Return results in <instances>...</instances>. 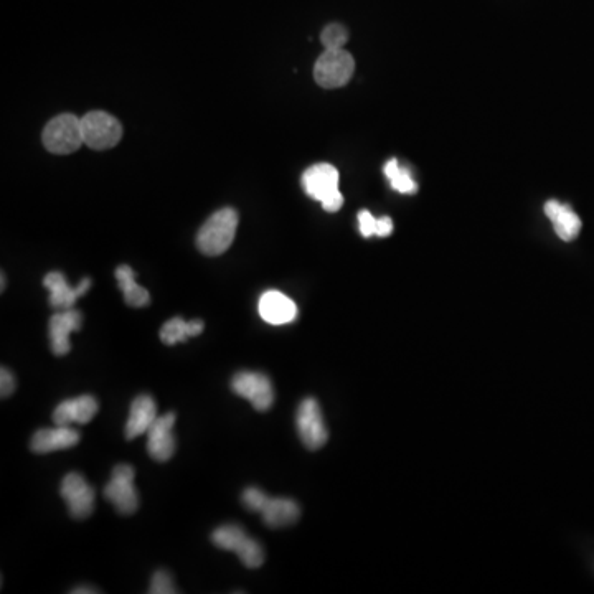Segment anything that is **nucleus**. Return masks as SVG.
Wrapping results in <instances>:
<instances>
[{
	"label": "nucleus",
	"instance_id": "obj_6",
	"mask_svg": "<svg viewBox=\"0 0 594 594\" xmlns=\"http://www.w3.org/2000/svg\"><path fill=\"white\" fill-rule=\"evenodd\" d=\"M83 139L86 146L95 151H106L118 146L123 137V126L118 119L104 111H91L81 118Z\"/></svg>",
	"mask_w": 594,
	"mask_h": 594
},
{
	"label": "nucleus",
	"instance_id": "obj_22",
	"mask_svg": "<svg viewBox=\"0 0 594 594\" xmlns=\"http://www.w3.org/2000/svg\"><path fill=\"white\" fill-rule=\"evenodd\" d=\"M385 175H387L388 182L392 185L393 189L400 194H415L418 190L415 180L411 179V174L408 169H403L396 159L388 161L383 169Z\"/></svg>",
	"mask_w": 594,
	"mask_h": 594
},
{
	"label": "nucleus",
	"instance_id": "obj_20",
	"mask_svg": "<svg viewBox=\"0 0 594 594\" xmlns=\"http://www.w3.org/2000/svg\"><path fill=\"white\" fill-rule=\"evenodd\" d=\"M116 279H118L119 289L123 291L124 302L128 306L139 309V307H146L151 302V296L147 293V289L136 283V274L128 264H123L116 269Z\"/></svg>",
	"mask_w": 594,
	"mask_h": 594
},
{
	"label": "nucleus",
	"instance_id": "obj_26",
	"mask_svg": "<svg viewBox=\"0 0 594 594\" xmlns=\"http://www.w3.org/2000/svg\"><path fill=\"white\" fill-rule=\"evenodd\" d=\"M15 390V377L9 368L2 367L0 370V395L2 398L12 395Z\"/></svg>",
	"mask_w": 594,
	"mask_h": 594
},
{
	"label": "nucleus",
	"instance_id": "obj_13",
	"mask_svg": "<svg viewBox=\"0 0 594 594\" xmlns=\"http://www.w3.org/2000/svg\"><path fill=\"white\" fill-rule=\"evenodd\" d=\"M81 322H83V316L80 311H76L75 307L53 314L50 324H48V335H50V347H52L53 354L63 357L70 352V334L81 329Z\"/></svg>",
	"mask_w": 594,
	"mask_h": 594
},
{
	"label": "nucleus",
	"instance_id": "obj_17",
	"mask_svg": "<svg viewBox=\"0 0 594 594\" xmlns=\"http://www.w3.org/2000/svg\"><path fill=\"white\" fill-rule=\"evenodd\" d=\"M258 514H261L264 524L268 527H288V525L296 524L301 517V507L293 499H281V497L266 495L263 504L258 509Z\"/></svg>",
	"mask_w": 594,
	"mask_h": 594
},
{
	"label": "nucleus",
	"instance_id": "obj_19",
	"mask_svg": "<svg viewBox=\"0 0 594 594\" xmlns=\"http://www.w3.org/2000/svg\"><path fill=\"white\" fill-rule=\"evenodd\" d=\"M545 215L553 223L555 233L561 240L573 241L580 235L581 220L570 205L558 202V200H548L545 203Z\"/></svg>",
	"mask_w": 594,
	"mask_h": 594
},
{
	"label": "nucleus",
	"instance_id": "obj_16",
	"mask_svg": "<svg viewBox=\"0 0 594 594\" xmlns=\"http://www.w3.org/2000/svg\"><path fill=\"white\" fill-rule=\"evenodd\" d=\"M80 443V433L71 426L57 425L55 428L38 429L30 441V449L35 454L55 453L70 449Z\"/></svg>",
	"mask_w": 594,
	"mask_h": 594
},
{
	"label": "nucleus",
	"instance_id": "obj_15",
	"mask_svg": "<svg viewBox=\"0 0 594 594\" xmlns=\"http://www.w3.org/2000/svg\"><path fill=\"white\" fill-rule=\"evenodd\" d=\"M258 312H260L261 319L271 326L291 324L299 316L293 299L279 291H266L258 302Z\"/></svg>",
	"mask_w": 594,
	"mask_h": 594
},
{
	"label": "nucleus",
	"instance_id": "obj_3",
	"mask_svg": "<svg viewBox=\"0 0 594 594\" xmlns=\"http://www.w3.org/2000/svg\"><path fill=\"white\" fill-rule=\"evenodd\" d=\"M42 141L43 146L52 154H73L85 144L81 119L73 114H60L45 126Z\"/></svg>",
	"mask_w": 594,
	"mask_h": 594
},
{
	"label": "nucleus",
	"instance_id": "obj_12",
	"mask_svg": "<svg viewBox=\"0 0 594 594\" xmlns=\"http://www.w3.org/2000/svg\"><path fill=\"white\" fill-rule=\"evenodd\" d=\"M175 415L165 413L157 416L154 425L147 431V453L159 462L169 461L175 453Z\"/></svg>",
	"mask_w": 594,
	"mask_h": 594
},
{
	"label": "nucleus",
	"instance_id": "obj_21",
	"mask_svg": "<svg viewBox=\"0 0 594 594\" xmlns=\"http://www.w3.org/2000/svg\"><path fill=\"white\" fill-rule=\"evenodd\" d=\"M203 329H205V324L200 319L187 322L182 317H174V319H170L162 326L161 340L165 345L180 344L189 337H197V335L202 334Z\"/></svg>",
	"mask_w": 594,
	"mask_h": 594
},
{
	"label": "nucleus",
	"instance_id": "obj_29",
	"mask_svg": "<svg viewBox=\"0 0 594 594\" xmlns=\"http://www.w3.org/2000/svg\"><path fill=\"white\" fill-rule=\"evenodd\" d=\"M5 289V276L2 274V291Z\"/></svg>",
	"mask_w": 594,
	"mask_h": 594
},
{
	"label": "nucleus",
	"instance_id": "obj_27",
	"mask_svg": "<svg viewBox=\"0 0 594 594\" xmlns=\"http://www.w3.org/2000/svg\"><path fill=\"white\" fill-rule=\"evenodd\" d=\"M393 233V220L390 217L377 218V231L375 236L380 238H387Z\"/></svg>",
	"mask_w": 594,
	"mask_h": 594
},
{
	"label": "nucleus",
	"instance_id": "obj_18",
	"mask_svg": "<svg viewBox=\"0 0 594 594\" xmlns=\"http://www.w3.org/2000/svg\"><path fill=\"white\" fill-rule=\"evenodd\" d=\"M157 420V406L154 398L149 395H139L132 401L131 410H129L128 423H126V439L139 438L141 434L147 433L149 428Z\"/></svg>",
	"mask_w": 594,
	"mask_h": 594
},
{
	"label": "nucleus",
	"instance_id": "obj_24",
	"mask_svg": "<svg viewBox=\"0 0 594 594\" xmlns=\"http://www.w3.org/2000/svg\"><path fill=\"white\" fill-rule=\"evenodd\" d=\"M175 588L174 580L170 576L169 571L159 570L152 575L151 588L149 593L151 594H175L177 593Z\"/></svg>",
	"mask_w": 594,
	"mask_h": 594
},
{
	"label": "nucleus",
	"instance_id": "obj_7",
	"mask_svg": "<svg viewBox=\"0 0 594 594\" xmlns=\"http://www.w3.org/2000/svg\"><path fill=\"white\" fill-rule=\"evenodd\" d=\"M134 467L118 464L111 474V481L104 487V497L114 505L119 514L131 515L139 509V492L134 486Z\"/></svg>",
	"mask_w": 594,
	"mask_h": 594
},
{
	"label": "nucleus",
	"instance_id": "obj_10",
	"mask_svg": "<svg viewBox=\"0 0 594 594\" xmlns=\"http://www.w3.org/2000/svg\"><path fill=\"white\" fill-rule=\"evenodd\" d=\"M231 390L250 401L256 411H268L274 403L273 383L260 372H240L231 378Z\"/></svg>",
	"mask_w": 594,
	"mask_h": 594
},
{
	"label": "nucleus",
	"instance_id": "obj_14",
	"mask_svg": "<svg viewBox=\"0 0 594 594\" xmlns=\"http://www.w3.org/2000/svg\"><path fill=\"white\" fill-rule=\"evenodd\" d=\"M98 410L99 403L95 396L81 395L62 401L53 411V421L60 426L86 425L95 418Z\"/></svg>",
	"mask_w": 594,
	"mask_h": 594
},
{
	"label": "nucleus",
	"instance_id": "obj_23",
	"mask_svg": "<svg viewBox=\"0 0 594 594\" xmlns=\"http://www.w3.org/2000/svg\"><path fill=\"white\" fill-rule=\"evenodd\" d=\"M349 40V32L344 25L330 24L326 29L322 30L321 42L326 50H337V48H344L345 43Z\"/></svg>",
	"mask_w": 594,
	"mask_h": 594
},
{
	"label": "nucleus",
	"instance_id": "obj_2",
	"mask_svg": "<svg viewBox=\"0 0 594 594\" xmlns=\"http://www.w3.org/2000/svg\"><path fill=\"white\" fill-rule=\"evenodd\" d=\"M302 187L309 197L322 203L326 212H339L344 205V195L339 190V170L334 165H312L302 175Z\"/></svg>",
	"mask_w": 594,
	"mask_h": 594
},
{
	"label": "nucleus",
	"instance_id": "obj_25",
	"mask_svg": "<svg viewBox=\"0 0 594 594\" xmlns=\"http://www.w3.org/2000/svg\"><path fill=\"white\" fill-rule=\"evenodd\" d=\"M359 228L363 238L375 236V231H377V218L373 217L372 213L368 212V210H362V212L359 213Z\"/></svg>",
	"mask_w": 594,
	"mask_h": 594
},
{
	"label": "nucleus",
	"instance_id": "obj_8",
	"mask_svg": "<svg viewBox=\"0 0 594 594\" xmlns=\"http://www.w3.org/2000/svg\"><path fill=\"white\" fill-rule=\"evenodd\" d=\"M296 428L302 444L307 449L316 451V449L326 446L329 431H327L326 421H324L321 406L317 400L306 398L301 401L296 413Z\"/></svg>",
	"mask_w": 594,
	"mask_h": 594
},
{
	"label": "nucleus",
	"instance_id": "obj_4",
	"mask_svg": "<svg viewBox=\"0 0 594 594\" xmlns=\"http://www.w3.org/2000/svg\"><path fill=\"white\" fill-rule=\"evenodd\" d=\"M212 542L225 552H235L246 568H260L263 565V547L248 537L240 525L228 524L218 527L212 533Z\"/></svg>",
	"mask_w": 594,
	"mask_h": 594
},
{
	"label": "nucleus",
	"instance_id": "obj_1",
	"mask_svg": "<svg viewBox=\"0 0 594 594\" xmlns=\"http://www.w3.org/2000/svg\"><path fill=\"white\" fill-rule=\"evenodd\" d=\"M238 228V213L222 208L203 223L197 235V248L207 256H220L230 248Z\"/></svg>",
	"mask_w": 594,
	"mask_h": 594
},
{
	"label": "nucleus",
	"instance_id": "obj_9",
	"mask_svg": "<svg viewBox=\"0 0 594 594\" xmlns=\"http://www.w3.org/2000/svg\"><path fill=\"white\" fill-rule=\"evenodd\" d=\"M60 495L68 505V512L76 520H85L93 514L96 492L85 477L78 472H70L63 479Z\"/></svg>",
	"mask_w": 594,
	"mask_h": 594
},
{
	"label": "nucleus",
	"instance_id": "obj_5",
	"mask_svg": "<svg viewBox=\"0 0 594 594\" xmlns=\"http://www.w3.org/2000/svg\"><path fill=\"white\" fill-rule=\"evenodd\" d=\"M355 62L354 57L344 48L337 50H326L322 53L314 66V78L317 85L326 88V90H335L340 86L349 83L354 75Z\"/></svg>",
	"mask_w": 594,
	"mask_h": 594
},
{
	"label": "nucleus",
	"instance_id": "obj_11",
	"mask_svg": "<svg viewBox=\"0 0 594 594\" xmlns=\"http://www.w3.org/2000/svg\"><path fill=\"white\" fill-rule=\"evenodd\" d=\"M43 286L50 291V306L55 311H66V309H73L75 302L90 291L91 279H83L78 286L71 288L65 274L52 271L43 279Z\"/></svg>",
	"mask_w": 594,
	"mask_h": 594
},
{
	"label": "nucleus",
	"instance_id": "obj_28",
	"mask_svg": "<svg viewBox=\"0 0 594 594\" xmlns=\"http://www.w3.org/2000/svg\"><path fill=\"white\" fill-rule=\"evenodd\" d=\"M71 593L91 594V593H98V590H91L90 586H80V588H75V590L71 591Z\"/></svg>",
	"mask_w": 594,
	"mask_h": 594
}]
</instances>
